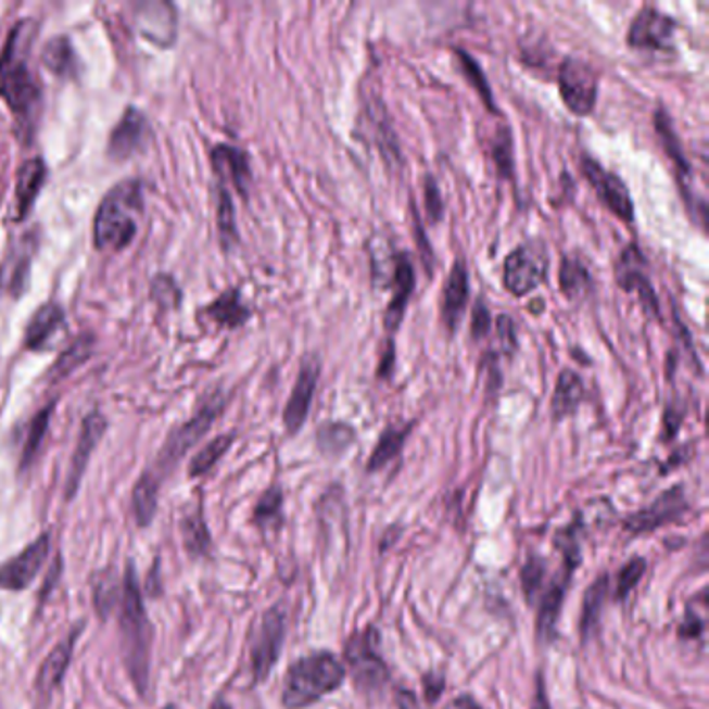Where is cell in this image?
Wrapping results in <instances>:
<instances>
[{"instance_id":"1","label":"cell","mask_w":709,"mask_h":709,"mask_svg":"<svg viewBox=\"0 0 709 709\" xmlns=\"http://www.w3.org/2000/svg\"><path fill=\"white\" fill-rule=\"evenodd\" d=\"M119 629H122L123 663L138 693H147L150 679V645L152 629L148 622L142 591L138 585L136 568L127 562L122 585V608H119Z\"/></svg>"},{"instance_id":"2","label":"cell","mask_w":709,"mask_h":709,"mask_svg":"<svg viewBox=\"0 0 709 709\" xmlns=\"http://www.w3.org/2000/svg\"><path fill=\"white\" fill-rule=\"evenodd\" d=\"M345 668L331 651H313L288 668L283 681V708L306 709L342 686Z\"/></svg>"},{"instance_id":"3","label":"cell","mask_w":709,"mask_h":709,"mask_svg":"<svg viewBox=\"0 0 709 709\" xmlns=\"http://www.w3.org/2000/svg\"><path fill=\"white\" fill-rule=\"evenodd\" d=\"M142 208V188L138 181H123L100 202L94 219V244L99 250H123L138 231L136 215Z\"/></svg>"},{"instance_id":"4","label":"cell","mask_w":709,"mask_h":709,"mask_svg":"<svg viewBox=\"0 0 709 709\" xmlns=\"http://www.w3.org/2000/svg\"><path fill=\"white\" fill-rule=\"evenodd\" d=\"M24 25L20 24L13 29L7 49L0 54V97L7 100L20 119H29L40 100V88L25 63L22 50Z\"/></svg>"},{"instance_id":"5","label":"cell","mask_w":709,"mask_h":709,"mask_svg":"<svg viewBox=\"0 0 709 709\" xmlns=\"http://www.w3.org/2000/svg\"><path fill=\"white\" fill-rule=\"evenodd\" d=\"M223 408H225L223 393L215 392L213 395H208L204 400V404L200 406L197 415L192 416L186 425H181L175 433H172V438L167 440V443L163 445V450L159 452V458H156L154 466L150 470H147L148 477L161 485L163 477L167 472H172L175 465L183 458V454L190 447H194L198 441L202 440V435L211 429V425L215 422V418L223 413Z\"/></svg>"},{"instance_id":"6","label":"cell","mask_w":709,"mask_h":709,"mask_svg":"<svg viewBox=\"0 0 709 709\" xmlns=\"http://www.w3.org/2000/svg\"><path fill=\"white\" fill-rule=\"evenodd\" d=\"M558 86L570 113L577 117H587L593 113L599 90V74L591 63L579 56H566L558 72Z\"/></svg>"},{"instance_id":"7","label":"cell","mask_w":709,"mask_h":709,"mask_svg":"<svg viewBox=\"0 0 709 709\" xmlns=\"http://www.w3.org/2000/svg\"><path fill=\"white\" fill-rule=\"evenodd\" d=\"M613 277L622 292L638 295L647 315L660 318V302L649 279V263L638 245L629 244L622 250V254L616 261Z\"/></svg>"},{"instance_id":"8","label":"cell","mask_w":709,"mask_h":709,"mask_svg":"<svg viewBox=\"0 0 709 709\" xmlns=\"http://www.w3.org/2000/svg\"><path fill=\"white\" fill-rule=\"evenodd\" d=\"M370 631L354 635L345 645V661L350 666L354 685L363 693H375L388 683V666L375 649Z\"/></svg>"},{"instance_id":"9","label":"cell","mask_w":709,"mask_h":709,"mask_svg":"<svg viewBox=\"0 0 709 709\" xmlns=\"http://www.w3.org/2000/svg\"><path fill=\"white\" fill-rule=\"evenodd\" d=\"M547 273L545 248L518 245L504 261V286L516 297L535 292Z\"/></svg>"},{"instance_id":"10","label":"cell","mask_w":709,"mask_h":709,"mask_svg":"<svg viewBox=\"0 0 709 709\" xmlns=\"http://www.w3.org/2000/svg\"><path fill=\"white\" fill-rule=\"evenodd\" d=\"M283 638H286V611L275 606L263 616L258 631L252 641L250 654H252V672L256 683L269 676L273 666L279 660Z\"/></svg>"},{"instance_id":"11","label":"cell","mask_w":709,"mask_h":709,"mask_svg":"<svg viewBox=\"0 0 709 709\" xmlns=\"http://www.w3.org/2000/svg\"><path fill=\"white\" fill-rule=\"evenodd\" d=\"M581 169L585 173L588 183L595 188L599 200L610 208L618 219L624 220V223L635 220V204H633L631 192H629L626 183L616 173L606 172L588 154H583Z\"/></svg>"},{"instance_id":"12","label":"cell","mask_w":709,"mask_h":709,"mask_svg":"<svg viewBox=\"0 0 709 709\" xmlns=\"http://www.w3.org/2000/svg\"><path fill=\"white\" fill-rule=\"evenodd\" d=\"M676 22L654 7H643L629 27V45L633 49L672 50Z\"/></svg>"},{"instance_id":"13","label":"cell","mask_w":709,"mask_h":709,"mask_svg":"<svg viewBox=\"0 0 709 709\" xmlns=\"http://www.w3.org/2000/svg\"><path fill=\"white\" fill-rule=\"evenodd\" d=\"M50 552V539L47 533L31 541L24 552L13 556L7 564L0 566V587L7 591H24L38 577L47 562Z\"/></svg>"},{"instance_id":"14","label":"cell","mask_w":709,"mask_h":709,"mask_svg":"<svg viewBox=\"0 0 709 709\" xmlns=\"http://www.w3.org/2000/svg\"><path fill=\"white\" fill-rule=\"evenodd\" d=\"M318 375H320V360L317 356H306L300 367V372H297L294 390L290 393V400L283 410V422H286V429L290 435H295L308 418L313 397L317 392Z\"/></svg>"},{"instance_id":"15","label":"cell","mask_w":709,"mask_h":709,"mask_svg":"<svg viewBox=\"0 0 709 709\" xmlns=\"http://www.w3.org/2000/svg\"><path fill=\"white\" fill-rule=\"evenodd\" d=\"M36 248H38L36 231H27L9 248L4 261L0 263V290L2 292H7L13 297L24 294Z\"/></svg>"},{"instance_id":"16","label":"cell","mask_w":709,"mask_h":709,"mask_svg":"<svg viewBox=\"0 0 709 709\" xmlns=\"http://www.w3.org/2000/svg\"><path fill=\"white\" fill-rule=\"evenodd\" d=\"M685 510L686 499L683 488H672V490L661 493L649 508L633 514L624 527L633 533H649L668 522H674L676 518L683 516Z\"/></svg>"},{"instance_id":"17","label":"cell","mask_w":709,"mask_h":709,"mask_svg":"<svg viewBox=\"0 0 709 709\" xmlns=\"http://www.w3.org/2000/svg\"><path fill=\"white\" fill-rule=\"evenodd\" d=\"M413 292H415V267L408 254L400 252L393 258V294L383 318L388 333H395L397 327L402 325Z\"/></svg>"},{"instance_id":"18","label":"cell","mask_w":709,"mask_h":709,"mask_svg":"<svg viewBox=\"0 0 709 709\" xmlns=\"http://www.w3.org/2000/svg\"><path fill=\"white\" fill-rule=\"evenodd\" d=\"M468 295H470V286H468L465 258H456L441 292V322L445 325L450 335L456 331L463 318Z\"/></svg>"},{"instance_id":"19","label":"cell","mask_w":709,"mask_h":709,"mask_svg":"<svg viewBox=\"0 0 709 709\" xmlns=\"http://www.w3.org/2000/svg\"><path fill=\"white\" fill-rule=\"evenodd\" d=\"M104 431H106L104 416L99 415V413H92V415L84 418L81 433H79V440H77V445H75L74 458H72V466H69V474H67V499L74 497L75 491L79 490V483H81V477L86 472V466L90 463V456H92L94 447L99 445L100 438L104 435Z\"/></svg>"},{"instance_id":"20","label":"cell","mask_w":709,"mask_h":709,"mask_svg":"<svg viewBox=\"0 0 709 709\" xmlns=\"http://www.w3.org/2000/svg\"><path fill=\"white\" fill-rule=\"evenodd\" d=\"M148 131L147 117L138 109H127L109 138V154L117 161L131 156L147 142Z\"/></svg>"},{"instance_id":"21","label":"cell","mask_w":709,"mask_h":709,"mask_svg":"<svg viewBox=\"0 0 709 709\" xmlns=\"http://www.w3.org/2000/svg\"><path fill=\"white\" fill-rule=\"evenodd\" d=\"M140 31L152 42L167 47L175 38V9L169 2H144L136 9Z\"/></svg>"},{"instance_id":"22","label":"cell","mask_w":709,"mask_h":709,"mask_svg":"<svg viewBox=\"0 0 709 709\" xmlns=\"http://www.w3.org/2000/svg\"><path fill=\"white\" fill-rule=\"evenodd\" d=\"M213 167L223 181H231L240 197H248V188L252 183V172L248 154L240 148L219 144L213 148Z\"/></svg>"},{"instance_id":"23","label":"cell","mask_w":709,"mask_h":709,"mask_svg":"<svg viewBox=\"0 0 709 709\" xmlns=\"http://www.w3.org/2000/svg\"><path fill=\"white\" fill-rule=\"evenodd\" d=\"M81 633V626H77L72 635L67 636L65 641H61L52 651L49 654V658L45 660V663L40 666V672H38V679H36V686L40 693H52L59 683L63 681L65 672H67V666L72 663V656H74L75 641L77 636Z\"/></svg>"},{"instance_id":"24","label":"cell","mask_w":709,"mask_h":709,"mask_svg":"<svg viewBox=\"0 0 709 709\" xmlns=\"http://www.w3.org/2000/svg\"><path fill=\"white\" fill-rule=\"evenodd\" d=\"M585 400V383L581 375H577L570 368H564L558 377L556 390L552 395V416L554 420H564L568 416L574 415L579 406Z\"/></svg>"},{"instance_id":"25","label":"cell","mask_w":709,"mask_h":709,"mask_svg":"<svg viewBox=\"0 0 709 709\" xmlns=\"http://www.w3.org/2000/svg\"><path fill=\"white\" fill-rule=\"evenodd\" d=\"M63 318L65 313L59 304L49 302L40 306L25 329V345L29 350H42L50 338L56 333V329L63 325Z\"/></svg>"},{"instance_id":"26","label":"cell","mask_w":709,"mask_h":709,"mask_svg":"<svg viewBox=\"0 0 709 709\" xmlns=\"http://www.w3.org/2000/svg\"><path fill=\"white\" fill-rule=\"evenodd\" d=\"M47 179V165L42 159H29L17 173V213L20 219L27 215L34 200L40 194Z\"/></svg>"},{"instance_id":"27","label":"cell","mask_w":709,"mask_h":709,"mask_svg":"<svg viewBox=\"0 0 709 709\" xmlns=\"http://www.w3.org/2000/svg\"><path fill=\"white\" fill-rule=\"evenodd\" d=\"M413 431V425H404V427H388L381 438L377 441L370 458H368V470L375 472V470H381L383 466L390 465L393 458L400 456L404 443H406V438L410 435Z\"/></svg>"},{"instance_id":"28","label":"cell","mask_w":709,"mask_h":709,"mask_svg":"<svg viewBox=\"0 0 709 709\" xmlns=\"http://www.w3.org/2000/svg\"><path fill=\"white\" fill-rule=\"evenodd\" d=\"M564 593H566V583L564 581L552 583L549 591L543 593L537 616V633L539 638L545 641V643H549L556 635V622H558L560 608H562Z\"/></svg>"},{"instance_id":"29","label":"cell","mask_w":709,"mask_h":709,"mask_svg":"<svg viewBox=\"0 0 709 709\" xmlns=\"http://www.w3.org/2000/svg\"><path fill=\"white\" fill-rule=\"evenodd\" d=\"M206 315L213 318L215 322H219L220 327H240L244 325L245 320L250 318V311L242 302L240 292L238 290H229L225 294H220L208 308Z\"/></svg>"},{"instance_id":"30","label":"cell","mask_w":709,"mask_h":709,"mask_svg":"<svg viewBox=\"0 0 709 709\" xmlns=\"http://www.w3.org/2000/svg\"><path fill=\"white\" fill-rule=\"evenodd\" d=\"M654 122H656V131H658L661 147L666 150V154L672 159V163H674V167L679 172V177H681V183L685 186V179L691 175V167H688V161H686L685 152L681 147V140L674 134V127H672L668 113L663 109H658Z\"/></svg>"},{"instance_id":"31","label":"cell","mask_w":709,"mask_h":709,"mask_svg":"<svg viewBox=\"0 0 709 709\" xmlns=\"http://www.w3.org/2000/svg\"><path fill=\"white\" fill-rule=\"evenodd\" d=\"M42 63L49 67L52 74L61 75V77L74 75L77 69V59H75L72 40L67 36L52 38L42 50Z\"/></svg>"},{"instance_id":"32","label":"cell","mask_w":709,"mask_h":709,"mask_svg":"<svg viewBox=\"0 0 709 709\" xmlns=\"http://www.w3.org/2000/svg\"><path fill=\"white\" fill-rule=\"evenodd\" d=\"M356 440V431L345 422H325L318 427V450L325 456H342L343 452Z\"/></svg>"},{"instance_id":"33","label":"cell","mask_w":709,"mask_h":709,"mask_svg":"<svg viewBox=\"0 0 709 709\" xmlns=\"http://www.w3.org/2000/svg\"><path fill=\"white\" fill-rule=\"evenodd\" d=\"M159 490H161V485L156 481H152L147 472L136 483V488H134V514H136L140 527H148V522L154 518L156 502H159Z\"/></svg>"},{"instance_id":"34","label":"cell","mask_w":709,"mask_h":709,"mask_svg":"<svg viewBox=\"0 0 709 709\" xmlns=\"http://www.w3.org/2000/svg\"><path fill=\"white\" fill-rule=\"evenodd\" d=\"M591 286L588 270L577 256H566L560 267V288L570 300H577L585 294Z\"/></svg>"},{"instance_id":"35","label":"cell","mask_w":709,"mask_h":709,"mask_svg":"<svg viewBox=\"0 0 709 709\" xmlns=\"http://www.w3.org/2000/svg\"><path fill=\"white\" fill-rule=\"evenodd\" d=\"M454 54L458 59V65H460V72L465 74L466 79L470 81V86L477 90V94L483 99L485 106L490 111H495V102H493V92H491L490 84H488V77L483 74V69L479 67V63L466 52L465 49H454Z\"/></svg>"},{"instance_id":"36","label":"cell","mask_w":709,"mask_h":709,"mask_svg":"<svg viewBox=\"0 0 709 709\" xmlns=\"http://www.w3.org/2000/svg\"><path fill=\"white\" fill-rule=\"evenodd\" d=\"M233 440H236V435H233V433H227V435H219L217 440L206 443V445L198 452L197 456H194V460H192V465H190V474H192V477H200V474L208 472V470L217 465L220 458L225 456V452L231 447Z\"/></svg>"},{"instance_id":"37","label":"cell","mask_w":709,"mask_h":709,"mask_svg":"<svg viewBox=\"0 0 709 709\" xmlns=\"http://www.w3.org/2000/svg\"><path fill=\"white\" fill-rule=\"evenodd\" d=\"M54 410V404H49L45 410H40L36 418L31 420L29 425V431H27V440H25L24 452H22V470H25L27 466L34 463L40 445H42V440L49 431L50 415Z\"/></svg>"},{"instance_id":"38","label":"cell","mask_w":709,"mask_h":709,"mask_svg":"<svg viewBox=\"0 0 709 709\" xmlns=\"http://www.w3.org/2000/svg\"><path fill=\"white\" fill-rule=\"evenodd\" d=\"M608 595V579L602 577L595 585H591L585 597V608H583V618H581V633L583 638H588V633L597 626L599 613H602V606L606 602Z\"/></svg>"},{"instance_id":"39","label":"cell","mask_w":709,"mask_h":709,"mask_svg":"<svg viewBox=\"0 0 709 709\" xmlns=\"http://www.w3.org/2000/svg\"><path fill=\"white\" fill-rule=\"evenodd\" d=\"M90 354H92V338L90 335L77 338L72 343V347H67V352H63L61 358L56 360V365H54V377H65L77 365H81L84 360H88Z\"/></svg>"},{"instance_id":"40","label":"cell","mask_w":709,"mask_h":709,"mask_svg":"<svg viewBox=\"0 0 709 709\" xmlns=\"http://www.w3.org/2000/svg\"><path fill=\"white\" fill-rule=\"evenodd\" d=\"M183 537H186V547L190 549V554H204L208 549V529L204 522V516L200 510L188 516L183 522Z\"/></svg>"},{"instance_id":"41","label":"cell","mask_w":709,"mask_h":709,"mask_svg":"<svg viewBox=\"0 0 709 709\" xmlns=\"http://www.w3.org/2000/svg\"><path fill=\"white\" fill-rule=\"evenodd\" d=\"M281 506H283V493L279 488H270L263 497L261 502L256 504V510H254V520L261 524V527H273L279 522L281 518Z\"/></svg>"},{"instance_id":"42","label":"cell","mask_w":709,"mask_h":709,"mask_svg":"<svg viewBox=\"0 0 709 709\" xmlns=\"http://www.w3.org/2000/svg\"><path fill=\"white\" fill-rule=\"evenodd\" d=\"M493 161L497 165V172L502 177H512L514 175V156H512V136L506 127L497 131V138L493 140Z\"/></svg>"},{"instance_id":"43","label":"cell","mask_w":709,"mask_h":709,"mask_svg":"<svg viewBox=\"0 0 709 709\" xmlns=\"http://www.w3.org/2000/svg\"><path fill=\"white\" fill-rule=\"evenodd\" d=\"M219 229L223 244L231 245L238 240V225H236V208L231 194L220 186L219 200Z\"/></svg>"},{"instance_id":"44","label":"cell","mask_w":709,"mask_h":709,"mask_svg":"<svg viewBox=\"0 0 709 709\" xmlns=\"http://www.w3.org/2000/svg\"><path fill=\"white\" fill-rule=\"evenodd\" d=\"M645 572V560L643 558H635L626 564L620 574H618V583H616V599H624L631 595V591L638 585V581L643 579Z\"/></svg>"},{"instance_id":"45","label":"cell","mask_w":709,"mask_h":709,"mask_svg":"<svg viewBox=\"0 0 709 709\" xmlns=\"http://www.w3.org/2000/svg\"><path fill=\"white\" fill-rule=\"evenodd\" d=\"M425 211L431 225H438L443 217V200H441V190L433 175H425Z\"/></svg>"},{"instance_id":"46","label":"cell","mask_w":709,"mask_h":709,"mask_svg":"<svg viewBox=\"0 0 709 709\" xmlns=\"http://www.w3.org/2000/svg\"><path fill=\"white\" fill-rule=\"evenodd\" d=\"M543 577H545V564L539 558H531L522 568V587L529 602H535L539 591L543 587Z\"/></svg>"},{"instance_id":"47","label":"cell","mask_w":709,"mask_h":709,"mask_svg":"<svg viewBox=\"0 0 709 709\" xmlns=\"http://www.w3.org/2000/svg\"><path fill=\"white\" fill-rule=\"evenodd\" d=\"M491 331V313L483 300H477L472 308V320H470V333L472 340H485Z\"/></svg>"},{"instance_id":"48","label":"cell","mask_w":709,"mask_h":709,"mask_svg":"<svg viewBox=\"0 0 709 709\" xmlns=\"http://www.w3.org/2000/svg\"><path fill=\"white\" fill-rule=\"evenodd\" d=\"M152 297L159 302V304H165V306H169V304H177L179 302V290H177V286H175V281H173L172 277H167V275H159L154 281H152Z\"/></svg>"},{"instance_id":"49","label":"cell","mask_w":709,"mask_h":709,"mask_svg":"<svg viewBox=\"0 0 709 709\" xmlns=\"http://www.w3.org/2000/svg\"><path fill=\"white\" fill-rule=\"evenodd\" d=\"M497 338H499V342L504 343L506 352L516 350V325L508 315H499L497 318Z\"/></svg>"},{"instance_id":"50","label":"cell","mask_w":709,"mask_h":709,"mask_svg":"<svg viewBox=\"0 0 709 709\" xmlns=\"http://www.w3.org/2000/svg\"><path fill=\"white\" fill-rule=\"evenodd\" d=\"M422 683H425V697H427V701L429 704L438 701V697L441 695V688L445 685L443 676H440V674H427Z\"/></svg>"},{"instance_id":"51","label":"cell","mask_w":709,"mask_h":709,"mask_svg":"<svg viewBox=\"0 0 709 709\" xmlns=\"http://www.w3.org/2000/svg\"><path fill=\"white\" fill-rule=\"evenodd\" d=\"M393 365H395V347H393V342L390 340L388 347L381 354V363H379V372L377 375L381 379H390L393 372Z\"/></svg>"},{"instance_id":"52","label":"cell","mask_w":709,"mask_h":709,"mask_svg":"<svg viewBox=\"0 0 709 709\" xmlns=\"http://www.w3.org/2000/svg\"><path fill=\"white\" fill-rule=\"evenodd\" d=\"M395 704H397V708L400 709H420L418 708V704H416L415 695L410 691H406V688H400L395 693Z\"/></svg>"},{"instance_id":"53","label":"cell","mask_w":709,"mask_h":709,"mask_svg":"<svg viewBox=\"0 0 709 709\" xmlns=\"http://www.w3.org/2000/svg\"><path fill=\"white\" fill-rule=\"evenodd\" d=\"M531 709H552L549 699H547V693H545V681H543V676H539L537 679V693H535L533 708Z\"/></svg>"},{"instance_id":"54","label":"cell","mask_w":709,"mask_h":709,"mask_svg":"<svg viewBox=\"0 0 709 709\" xmlns=\"http://www.w3.org/2000/svg\"><path fill=\"white\" fill-rule=\"evenodd\" d=\"M681 633L688 636L701 635V633H704V620L695 618V613H693V618H691V616H686L685 626H683V631H681Z\"/></svg>"},{"instance_id":"55","label":"cell","mask_w":709,"mask_h":709,"mask_svg":"<svg viewBox=\"0 0 709 709\" xmlns=\"http://www.w3.org/2000/svg\"><path fill=\"white\" fill-rule=\"evenodd\" d=\"M443 709H481V706L472 697H456Z\"/></svg>"},{"instance_id":"56","label":"cell","mask_w":709,"mask_h":709,"mask_svg":"<svg viewBox=\"0 0 709 709\" xmlns=\"http://www.w3.org/2000/svg\"><path fill=\"white\" fill-rule=\"evenodd\" d=\"M213 709H231V708H229L227 704H223V701H217V704H215V708Z\"/></svg>"},{"instance_id":"57","label":"cell","mask_w":709,"mask_h":709,"mask_svg":"<svg viewBox=\"0 0 709 709\" xmlns=\"http://www.w3.org/2000/svg\"><path fill=\"white\" fill-rule=\"evenodd\" d=\"M165 709H177V708H175V706H167V708Z\"/></svg>"}]
</instances>
